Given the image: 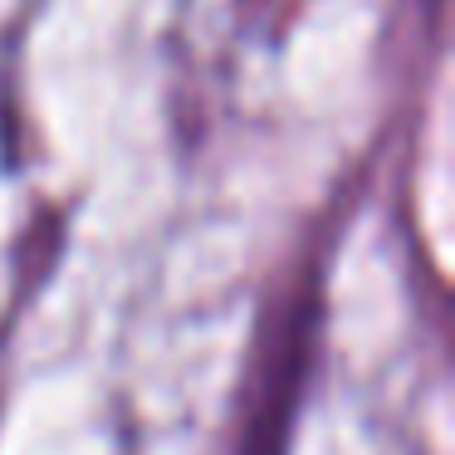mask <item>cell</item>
<instances>
[{
	"instance_id": "cell-1",
	"label": "cell",
	"mask_w": 455,
	"mask_h": 455,
	"mask_svg": "<svg viewBox=\"0 0 455 455\" xmlns=\"http://www.w3.org/2000/svg\"><path fill=\"white\" fill-rule=\"evenodd\" d=\"M318 323H323V294H318V275L304 269V279H294L289 294L259 318V343L250 357L245 402H240L235 455H289V431L304 406Z\"/></svg>"
}]
</instances>
